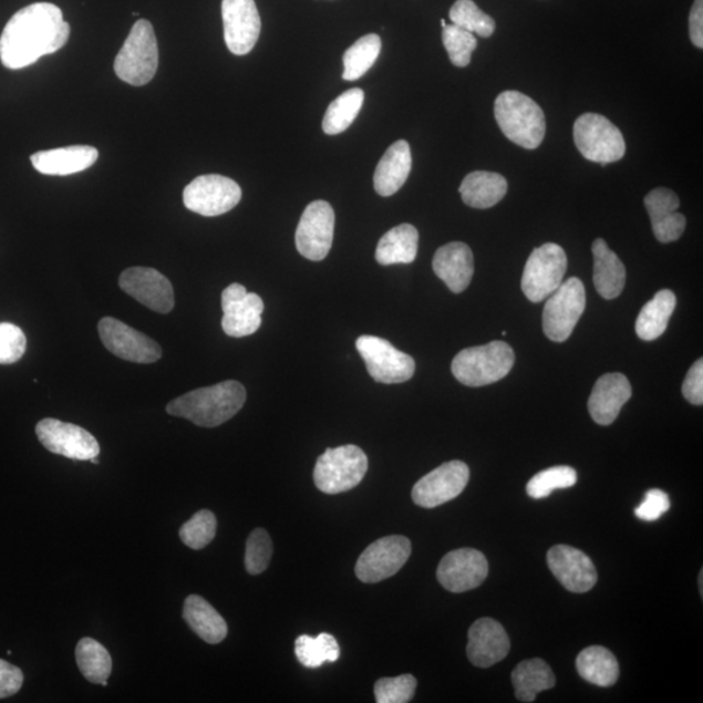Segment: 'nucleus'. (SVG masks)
Returning <instances> with one entry per match:
<instances>
[{"label":"nucleus","instance_id":"f257e3e1","mask_svg":"<svg viewBox=\"0 0 703 703\" xmlns=\"http://www.w3.org/2000/svg\"><path fill=\"white\" fill-rule=\"evenodd\" d=\"M71 28L53 3H34L13 14L0 35V61L21 70L56 53L69 42Z\"/></svg>","mask_w":703,"mask_h":703},{"label":"nucleus","instance_id":"f03ea898","mask_svg":"<svg viewBox=\"0 0 703 703\" xmlns=\"http://www.w3.org/2000/svg\"><path fill=\"white\" fill-rule=\"evenodd\" d=\"M246 402V387L238 381H226L176 397L166 411L197 426L217 427L235 417Z\"/></svg>","mask_w":703,"mask_h":703},{"label":"nucleus","instance_id":"7ed1b4c3","mask_svg":"<svg viewBox=\"0 0 703 703\" xmlns=\"http://www.w3.org/2000/svg\"><path fill=\"white\" fill-rule=\"evenodd\" d=\"M495 120L505 136L524 149L535 151L542 144L546 120L541 107L521 92L507 91L498 95Z\"/></svg>","mask_w":703,"mask_h":703},{"label":"nucleus","instance_id":"20e7f679","mask_svg":"<svg viewBox=\"0 0 703 703\" xmlns=\"http://www.w3.org/2000/svg\"><path fill=\"white\" fill-rule=\"evenodd\" d=\"M515 353L505 342L466 348L453 361L455 379L469 387H483L498 382L513 370Z\"/></svg>","mask_w":703,"mask_h":703},{"label":"nucleus","instance_id":"39448f33","mask_svg":"<svg viewBox=\"0 0 703 703\" xmlns=\"http://www.w3.org/2000/svg\"><path fill=\"white\" fill-rule=\"evenodd\" d=\"M158 64V42L152 22L138 20L115 59L116 76L130 85L144 86L157 73Z\"/></svg>","mask_w":703,"mask_h":703},{"label":"nucleus","instance_id":"423d86ee","mask_svg":"<svg viewBox=\"0 0 703 703\" xmlns=\"http://www.w3.org/2000/svg\"><path fill=\"white\" fill-rule=\"evenodd\" d=\"M369 468L368 456L358 446L348 444L328 448L318 457L313 477L318 490L340 494L360 485Z\"/></svg>","mask_w":703,"mask_h":703},{"label":"nucleus","instance_id":"0eeeda50","mask_svg":"<svg viewBox=\"0 0 703 703\" xmlns=\"http://www.w3.org/2000/svg\"><path fill=\"white\" fill-rule=\"evenodd\" d=\"M573 138L582 157L599 165H609L624 157L627 145L623 133L603 115H581L573 125Z\"/></svg>","mask_w":703,"mask_h":703},{"label":"nucleus","instance_id":"6e6552de","mask_svg":"<svg viewBox=\"0 0 703 703\" xmlns=\"http://www.w3.org/2000/svg\"><path fill=\"white\" fill-rule=\"evenodd\" d=\"M544 331L552 342L562 343L572 335L587 307V292L579 278L562 281L557 291L546 299Z\"/></svg>","mask_w":703,"mask_h":703},{"label":"nucleus","instance_id":"1a4fd4ad","mask_svg":"<svg viewBox=\"0 0 703 703\" xmlns=\"http://www.w3.org/2000/svg\"><path fill=\"white\" fill-rule=\"evenodd\" d=\"M567 255L558 244L547 242L531 251L523 272V292L541 302L558 290L567 272Z\"/></svg>","mask_w":703,"mask_h":703},{"label":"nucleus","instance_id":"9d476101","mask_svg":"<svg viewBox=\"0 0 703 703\" xmlns=\"http://www.w3.org/2000/svg\"><path fill=\"white\" fill-rule=\"evenodd\" d=\"M356 350L365 361L369 375L379 383H404L416 370L410 354L396 350L386 339L362 335L356 340Z\"/></svg>","mask_w":703,"mask_h":703},{"label":"nucleus","instance_id":"9b49d317","mask_svg":"<svg viewBox=\"0 0 703 703\" xmlns=\"http://www.w3.org/2000/svg\"><path fill=\"white\" fill-rule=\"evenodd\" d=\"M242 196L240 185L221 175H203L184 189V205L203 217H219L238 206Z\"/></svg>","mask_w":703,"mask_h":703},{"label":"nucleus","instance_id":"f8f14e48","mask_svg":"<svg viewBox=\"0 0 703 703\" xmlns=\"http://www.w3.org/2000/svg\"><path fill=\"white\" fill-rule=\"evenodd\" d=\"M42 446L50 453L71 458V461L91 462L99 457L101 447L97 440L85 428L66 424L55 418H44L35 426Z\"/></svg>","mask_w":703,"mask_h":703},{"label":"nucleus","instance_id":"ddd939ff","mask_svg":"<svg viewBox=\"0 0 703 703\" xmlns=\"http://www.w3.org/2000/svg\"><path fill=\"white\" fill-rule=\"evenodd\" d=\"M335 213L325 201H314L303 210L296 229V248L310 261H323L334 240Z\"/></svg>","mask_w":703,"mask_h":703},{"label":"nucleus","instance_id":"4468645a","mask_svg":"<svg viewBox=\"0 0 703 703\" xmlns=\"http://www.w3.org/2000/svg\"><path fill=\"white\" fill-rule=\"evenodd\" d=\"M412 545L403 536L379 539L361 554L354 572L365 583H376L396 575L410 559Z\"/></svg>","mask_w":703,"mask_h":703},{"label":"nucleus","instance_id":"2eb2a0df","mask_svg":"<svg viewBox=\"0 0 703 703\" xmlns=\"http://www.w3.org/2000/svg\"><path fill=\"white\" fill-rule=\"evenodd\" d=\"M99 332L103 345L116 358L135 364H154L162 358V348L153 339L115 318H102Z\"/></svg>","mask_w":703,"mask_h":703},{"label":"nucleus","instance_id":"dca6fc26","mask_svg":"<svg viewBox=\"0 0 703 703\" xmlns=\"http://www.w3.org/2000/svg\"><path fill=\"white\" fill-rule=\"evenodd\" d=\"M468 465L454 461L422 477L412 490V499L422 508H435L454 500L469 483Z\"/></svg>","mask_w":703,"mask_h":703},{"label":"nucleus","instance_id":"f3484780","mask_svg":"<svg viewBox=\"0 0 703 703\" xmlns=\"http://www.w3.org/2000/svg\"><path fill=\"white\" fill-rule=\"evenodd\" d=\"M221 328L228 337L246 338L254 335L261 328L263 301L260 296L248 292L247 288L239 283L228 286L221 293Z\"/></svg>","mask_w":703,"mask_h":703},{"label":"nucleus","instance_id":"a211bd4d","mask_svg":"<svg viewBox=\"0 0 703 703\" xmlns=\"http://www.w3.org/2000/svg\"><path fill=\"white\" fill-rule=\"evenodd\" d=\"M221 18L228 50L238 56L249 54L261 34V18L255 0H224Z\"/></svg>","mask_w":703,"mask_h":703},{"label":"nucleus","instance_id":"6ab92c4d","mask_svg":"<svg viewBox=\"0 0 703 703\" xmlns=\"http://www.w3.org/2000/svg\"><path fill=\"white\" fill-rule=\"evenodd\" d=\"M122 290L146 308L161 314L175 307L173 285L162 273L151 268H130L120 278Z\"/></svg>","mask_w":703,"mask_h":703},{"label":"nucleus","instance_id":"aec40b11","mask_svg":"<svg viewBox=\"0 0 703 703\" xmlns=\"http://www.w3.org/2000/svg\"><path fill=\"white\" fill-rule=\"evenodd\" d=\"M488 575L485 555L475 549L451 551L440 562L436 577L451 593H464L483 585Z\"/></svg>","mask_w":703,"mask_h":703},{"label":"nucleus","instance_id":"412c9836","mask_svg":"<svg viewBox=\"0 0 703 703\" xmlns=\"http://www.w3.org/2000/svg\"><path fill=\"white\" fill-rule=\"evenodd\" d=\"M550 571L567 590L587 593L596 587L598 576L595 562L575 547L558 545L547 554Z\"/></svg>","mask_w":703,"mask_h":703},{"label":"nucleus","instance_id":"4be33fe9","mask_svg":"<svg viewBox=\"0 0 703 703\" xmlns=\"http://www.w3.org/2000/svg\"><path fill=\"white\" fill-rule=\"evenodd\" d=\"M510 649L506 629L497 620L484 618L469 629L466 654L479 669H488L505 660Z\"/></svg>","mask_w":703,"mask_h":703},{"label":"nucleus","instance_id":"5701e85b","mask_svg":"<svg viewBox=\"0 0 703 703\" xmlns=\"http://www.w3.org/2000/svg\"><path fill=\"white\" fill-rule=\"evenodd\" d=\"M631 396L632 386L624 374L602 375L595 384L589 397L588 409L591 418L598 425H611Z\"/></svg>","mask_w":703,"mask_h":703},{"label":"nucleus","instance_id":"b1692460","mask_svg":"<svg viewBox=\"0 0 703 703\" xmlns=\"http://www.w3.org/2000/svg\"><path fill=\"white\" fill-rule=\"evenodd\" d=\"M645 206L658 241L668 244L682 238L686 219L678 213L680 199L675 192L668 188L651 190L645 197Z\"/></svg>","mask_w":703,"mask_h":703},{"label":"nucleus","instance_id":"393cba45","mask_svg":"<svg viewBox=\"0 0 703 703\" xmlns=\"http://www.w3.org/2000/svg\"><path fill=\"white\" fill-rule=\"evenodd\" d=\"M435 276L446 283L454 293H462L469 287L475 273V258L472 249L464 242H449L434 256Z\"/></svg>","mask_w":703,"mask_h":703},{"label":"nucleus","instance_id":"a878e982","mask_svg":"<svg viewBox=\"0 0 703 703\" xmlns=\"http://www.w3.org/2000/svg\"><path fill=\"white\" fill-rule=\"evenodd\" d=\"M99 157L100 153L93 146L73 145L35 153L31 162L40 174L66 176L85 172Z\"/></svg>","mask_w":703,"mask_h":703},{"label":"nucleus","instance_id":"bb28decb","mask_svg":"<svg viewBox=\"0 0 703 703\" xmlns=\"http://www.w3.org/2000/svg\"><path fill=\"white\" fill-rule=\"evenodd\" d=\"M412 169L411 146L399 139L383 154L374 174V188L382 197L395 195L403 187Z\"/></svg>","mask_w":703,"mask_h":703},{"label":"nucleus","instance_id":"cd10ccee","mask_svg":"<svg viewBox=\"0 0 703 703\" xmlns=\"http://www.w3.org/2000/svg\"><path fill=\"white\" fill-rule=\"evenodd\" d=\"M596 290L606 300L619 298L627 281V270L617 254L607 246L603 239L593 242Z\"/></svg>","mask_w":703,"mask_h":703},{"label":"nucleus","instance_id":"c85d7f7f","mask_svg":"<svg viewBox=\"0 0 703 703\" xmlns=\"http://www.w3.org/2000/svg\"><path fill=\"white\" fill-rule=\"evenodd\" d=\"M183 617L192 631L210 645H217L227 638L226 620L203 597L192 595L185 599Z\"/></svg>","mask_w":703,"mask_h":703},{"label":"nucleus","instance_id":"c756f323","mask_svg":"<svg viewBox=\"0 0 703 703\" xmlns=\"http://www.w3.org/2000/svg\"><path fill=\"white\" fill-rule=\"evenodd\" d=\"M508 183L505 176L497 173L475 172L465 176L461 188L465 205L475 209H490L505 198Z\"/></svg>","mask_w":703,"mask_h":703},{"label":"nucleus","instance_id":"7c9ffc66","mask_svg":"<svg viewBox=\"0 0 703 703\" xmlns=\"http://www.w3.org/2000/svg\"><path fill=\"white\" fill-rule=\"evenodd\" d=\"M418 231L416 227L404 224L384 234L376 246L375 260L380 265L412 263L418 251Z\"/></svg>","mask_w":703,"mask_h":703},{"label":"nucleus","instance_id":"2f4dec72","mask_svg":"<svg viewBox=\"0 0 703 703\" xmlns=\"http://www.w3.org/2000/svg\"><path fill=\"white\" fill-rule=\"evenodd\" d=\"M576 668L583 680L602 688L616 684L620 673L616 655L603 647L583 649L577 657Z\"/></svg>","mask_w":703,"mask_h":703},{"label":"nucleus","instance_id":"473e14b6","mask_svg":"<svg viewBox=\"0 0 703 703\" xmlns=\"http://www.w3.org/2000/svg\"><path fill=\"white\" fill-rule=\"evenodd\" d=\"M555 683L550 665L539 658L517 664L513 672L516 699L521 702H535L538 693L552 690Z\"/></svg>","mask_w":703,"mask_h":703},{"label":"nucleus","instance_id":"72a5a7b5","mask_svg":"<svg viewBox=\"0 0 703 703\" xmlns=\"http://www.w3.org/2000/svg\"><path fill=\"white\" fill-rule=\"evenodd\" d=\"M675 308V293L670 290L658 292L653 300H650L642 308L638 321H635V332H638L639 338L645 342H651V340L662 337Z\"/></svg>","mask_w":703,"mask_h":703},{"label":"nucleus","instance_id":"f704fd0d","mask_svg":"<svg viewBox=\"0 0 703 703\" xmlns=\"http://www.w3.org/2000/svg\"><path fill=\"white\" fill-rule=\"evenodd\" d=\"M364 99L362 89L353 87L332 102L323 117L322 128L325 135L335 136L350 128L364 105Z\"/></svg>","mask_w":703,"mask_h":703},{"label":"nucleus","instance_id":"c9c22d12","mask_svg":"<svg viewBox=\"0 0 703 703\" xmlns=\"http://www.w3.org/2000/svg\"><path fill=\"white\" fill-rule=\"evenodd\" d=\"M76 662L87 682L102 684L107 682L113 671V660L105 647L99 641L85 638L77 643Z\"/></svg>","mask_w":703,"mask_h":703},{"label":"nucleus","instance_id":"e433bc0d","mask_svg":"<svg viewBox=\"0 0 703 703\" xmlns=\"http://www.w3.org/2000/svg\"><path fill=\"white\" fill-rule=\"evenodd\" d=\"M382 50V40L380 35L368 34L352 44L343 56L344 72L343 79L347 81H356L365 75L372 69L376 59H379Z\"/></svg>","mask_w":703,"mask_h":703},{"label":"nucleus","instance_id":"4c0bfd02","mask_svg":"<svg viewBox=\"0 0 703 703\" xmlns=\"http://www.w3.org/2000/svg\"><path fill=\"white\" fill-rule=\"evenodd\" d=\"M294 653L303 668H321L324 662H337L340 649L334 635L321 633L313 639L302 634L294 643Z\"/></svg>","mask_w":703,"mask_h":703},{"label":"nucleus","instance_id":"58836bf2","mask_svg":"<svg viewBox=\"0 0 703 703\" xmlns=\"http://www.w3.org/2000/svg\"><path fill=\"white\" fill-rule=\"evenodd\" d=\"M449 19L454 25L484 37V39L492 37L497 28L490 14L480 11L473 0H456L455 4L451 7Z\"/></svg>","mask_w":703,"mask_h":703},{"label":"nucleus","instance_id":"ea45409f","mask_svg":"<svg viewBox=\"0 0 703 703\" xmlns=\"http://www.w3.org/2000/svg\"><path fill=\"white\" fill-rule=\"evenodd\" d=\"M576 483L577 473L571 466H552L529 480L527 493L533 499H545L555 490L572 487Z\"/></svg>","mask_w":703,"mask_h":703},{"label":"nucleus","instance_id":"a19ab883","mask_svg":"<svg viewBox=\"0 0 703 703\" xmlns=\"http://www.w3.org/2000/svg\"><path fill=\"white\" fill-rule=\"evenodd\" d=\"M180 538L192 550H203L217 535V517L210 510L203 509L180 528Z\"/></svg>","mask_w":703,"mask_h":703},{"label":"nucleus","instance_id":"79ce46f5","mask_svg":"<svg viewBox=\"0 0 703 703\" xmlns=\"http://www.w3.org/2000/svg\"><path fill=\"white\" fill-rule=\"evenodd\" d=\"M442 40L451 63L461 69L469 65L472 53L478 44L475 34L453 24L443 27Z\"/></svg>","mask_w":703,"mask_h":703},{"label":"nucleus","instance_id":"37998d69","mask_svg":"<svg viewBox=\"0 0 703 703\" xmlns=\"http://www.w3.org/2000/svg\"><path fill=\"white\" fill-rule=\"evenodd\" d=\"M417 680L412 675L383 678L375 683V701L379 703H406L416 693Z\"/></svg>","mask_w":703,"mask_h":703},{"label":"nucleus","instance_id":"c03bdc74","mask_svg":"<svg viewBox=\"0 0 703 703\" xmlns=\"http://www.w3.org/2000/svg\"><path fill=\"white\" fill-rule=\"evenodd\" d=\"M272 555V542L265 529L251 531L246 551V568L250 575H261L269 567Z\"/></svg>","mask_w":703,"mask_h":703},{"label":"nucleus","instance_id":"a18cd8bd","mask_svg":"<svg viewBox=\"0 0 703 703\" xmlns=\"http://www.w3.org/2000/svg\"><path fill=\"white\" fill-rule=\"evenodd\" d=\"M27 351V337L19 325L0 323V365L18 362Z\"/></svg>","mask_w":703,"mask_h":703},{"label":"nucleus","instance_id":"49530a36","mask_svg":"<svg viewBox=\"0 0 703 703\" xmlns=\"http://www.w3.org/2000/svg\"><path fill=\"white\" fill-rule=\"evenodd\" d=\"M670 509L669 495L660 488H651L647 493L645 499L634 509V515L642 521H657Z\"/></svg>","mask_w":703,"mask_h":703},{"label":"nucleus","instance_id":"de8ad7c7","mask_svg":"<svg viewBox=\"0 0 703 703\" xmlns=\"http://www.w3.org/2000/svg\"><path fill=\"white\" fill-rule=\"evenodd\" d=\"M683 395L693 405L703 404V360L694 362L683 383Z\"/></svg>","mask_w":703,"mask_h":703},{"label":"nucleus","instance_id":"09e8293b","mask_svg":"<svg viewBox=\"0 0 703 703\" xmlns=\"http://www.w3.org/2000/svg\"><path fill=\"white\" fill-rule=\"evenodd\" d=\"M24 683V673L9 662L0 660V700L17 694Z\"/></svg>","mask_w":703,"mask_h":703},{"label":"nucleus","instance_id":"8fccbe9b","mask_svg":"<svg viewBox=\"0 0 703 703\" xmlns=\"http://www.w3.org/2000/svg\"><path fill=\"white\" fill-rule=\"evenodd\" d=\"M690 34L694 46L703 49V0H694L690 17Z\"/></svg>","mask_w":703,"mask_h":703},{"label":"nucleus","instance_id":"3c124183","mask_svg":"<svg viewBox=\"0 0 703 703\" xmlns=\"http://www.w3.org/2000/svg\"><path fill=\"white\" fill-rule=\"evenodd\" d=\"M91 462H92L93 464H99V463H100L97 457H93Z\"/></svg>","mask_w":703,"mask_h":703},{"label":"nucleus","instance_id":"603ef678","mask_svg":"<svg viewBox=\"0 0 703 703\" xmlns=\"http://www.w3.org/2000/svg\"><path fill=\"white\" fill-rule=\"evenodd\" d=\"M441 24H442V28H443V27H446V25H447V24H446V20L442 19V20H441Z\"/></svg>","mask_w":703,"mask_h":703}]
</instances>
